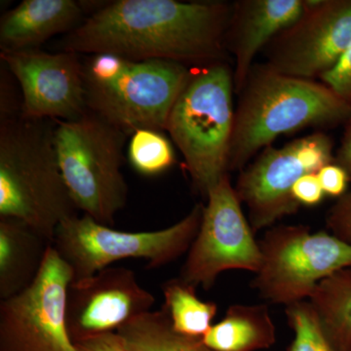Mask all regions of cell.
I'll return each instance as SVG.
<instances>
[{"instance_id":"cell-1","label":"cell","mask_w":351,"mask_h":351,"mask_svg":"<svg viewBox=\"0 0 351 351\" xmlns=\"http://www.w3.org/2000/svg\"><path fill=\"white\" fill-rule=\"evenodd\" d=\"M232 2L119 0L104 4L64 36L57 51L175 62L191 69L228 63Z\"/></svg>"},{"instance_id":"cell-2","label":"cell","mask_w":351,"mask_h":351,"mask_svg":"<svg viewBox=\"0 0 351 351\" xmlns=\"http://www.w3.org/2000/svg\"><path fill=\"white\" fill-rule=\"evenodd\" d=\"M235 108L228 172L241 171L279 136L346 123L351 105L319 80L252 66Z\"/></svg>"},{"instance_id":"cell-3","label":"cell","mask_w":351,"mask_h":351,"mask_svg":"<svg viewBox=\"0 0 351 351\" xmlns=\"http://www.w3.org/2000/svg\"><path fill=\"white\" fill-rule=\"evenodd\" d=\"M50 120L0 119V217L19 219L53 244L78 215L64 182Z\"/></svg>"},{"instance_id":"cell-4","label":"cell","mask_w":351,"mask_h":351,"mask_svg":"<svg viewBox=\"0 0 351 351\" xmlns=\"http://www.w3.org/2000/svg\"><path fill=\"white\" fill-rule=\"evenodd\" d=\"M82 64L87 110L128 137L144 129L166 130L193 73L175 62L135 61L108 53L89 55Z\"/></svg>"},{"instance_id":"cell-5","label":"cell","mask_w":351,"mask_h":351,"mask_svg":"<svg viewBox=\"0 0 351 351\" xmlns=\"http://www.w3.org/2000/svg\"><path fill=\"white\" fill-rule=\"evenodd\" d=\"M234 80L230 63L193 69L171 110L166 131L181 152L193 186L207 197L228 174L234 125Z\"/></svg>"},{"instance_id":"cell-6","label":"cell","mask_w":351,"mask_h":351,"mask_svg":"<svg viewBox=\"0 0 351 351\" xmlns=\"http://www.w3.org/2000/svg\"><path fill=\"white\" fill-rule=\"evenodd\" d=\"M127 137L89 110L55 122V149L69 195L78 211L101 225L114 226L128 200L122 173Z\"/></svg>"},{"instance_id":"cell-7","label":"cell","mask_w":351,"mask_h":351,"mask_svg":"<svg viewBox=\"0 0 351 351\" xmlns=\"http://www.w3.org/2000/svg\"><path fill=\"white\" fill-rule=\"evenodd\" d=\"M203 210L202 204L195 205L169 228L142 232H120L87 215H76L60 223L52 246L71 267L73 280L126 258L144 260L147 269H159L188 253L199 230Z\"/></svg>"},{"instance_id":"cell-8","label":"cell","mask_w":351,"mask_h":351,"mask_svg":"<svg viewBox=\"0 0 351 351\" xmlns=\"http://www.w3.org/2000/svg\"><path fill=\"white\" fill-rule=\"evenodd\" d=\"M258 242L262 263L252 288L271 304L308 300L323 279L351 267V245L304 225L277 226Z\"/></svg>"},{"instance_id":"cell-9","label":"cell","mask_w":351,"mask_h":351,"mask_svg":"<svg viewBox=\"0 0 351 351\" xmlns=\"http://www.w3.org/2000/svg\"><path fill=\"white\" fill-rule=\"evenodd\" d=\"M335 154L331 137L315 132L281 147H267L240 171L235 193L248 209L254 232L297 213L301 205L292 193L295 182L335 162Z\"/></svg>"},{"instance_id":"cell-10","label":"cell","mask_w":351,"mask_h":351,"mask_svg":"<svg viewBox=\"0 0 351 351\" xmlns=\"http://www.w3.org/2000/svg\"><path fill=\"white\" fill-rule=\"evenodd\" d=\"M73 274L51 246L36 280L0 301V351H76L66 327Z\"/></svg>"},{"instance_id":"cell-11","label":"cell","mask_w":351,"mask_h":351,"mask_svg":"<svg viewBox=\"0 0 351 351\" xmlns=\"http://www.w3.org/2000/svg\"><path fill=\"white\" fill-rule=\"evenodd\" d=\"M206 198L199 230L189 248L180 278L193 287L209 290L219 274L228 270L257 274L262 255L230 175L223 176Z\"/></svg>"},{"instance_id":"cell-12","label":"cell","mask_w":351,"mask_h":351,"mask_svg":"<svg viewBox=\"0 0 351 351\" xmlns=\"http://www.w3.org/2000/svg\"><path fill=\"white\" fill-rule=\"evenodd\" d=\"M294 24L263 49L265 64L282 75L320 80L351 44V0H304Z\"/></svg>"},{"instance_id":"cell-13","label":"cell","mask_w":351,"mask_h":351,"mask_svg":"<svg viewBox=\"0 0 351 351\" xmlns=\"http://www.w3.org/2000/svg\"><path fill=\"white\" fill-rule=\"evenodd\" d=\"M14 76L27 119L69 121L86 112L83 64L77 53L36 49L0 52Z\"/></svg>"},{"instance_id":"cell-14","label":"cell","mask_w":351,"mask_h":351,"mask_svg":"<svg viewBox=\"0 0 351 351\" xmlns=\"http://www.w3.org/2000/svg\"><path fill=\"white\" fill-rule=\"evenodd\" d=\"M156 298L138 283L135 272L108 267L69 284L66 327L73 343L103 332H117L152 311Z\"/></svg>"},{"instance_id":"cell-15","label":"cell","mask_w":351,"mask_h":351,"mask_svg":"<svg viewBox=\"0 0 351 351\" xmlns=\"http://www.w3.org/2000/svg\"><path fill=\"white\" fill-rule=\"evenodd\" d=\"M304 10V0H237L226 32V48L234 60L235 93L241 89L258 53L279 32L294 24Z\"/></svg>"},{"instance_id":"cell-16","label":"cell","mask_w":351,"mask_h":351,"mask_svg":"<svg viewBox=\"0 0 351 351\" xmlns=\"http://www.w3.org/2000/svg\"><path fill=\"white\" fill-rule=\"evenodd\" d=\"M84 4L75 0H24L0 19V52L36 49L82 24Z\"/></svg>"},{"instance_id":"cell-17","label":"cell","mask_w":351,"mask_h":351,"mask_svg":"<svg viewBox=\"0 0 351 351\" xmlns=\"http://www.w3.org/2000/svg\"><path fill=\"white\" fill-rule=\"evenodd\" d=\"M52 244L19 219L0 217V300L36 280Z\"/></svg>"},{"instance_id":"cell-18","label":"cell","mask_w":351,"mask_h":351,"mask_svg":"<svg viewBox=\"0 0 351 351\" xmlns=\"http://www.w3.org/2000/svg\"><path fill=\"white\" fill-rule=\"evenodd\" d=\"M202 341L216 351L269 350L276 341V325L267 304H233Z\"/></svg>"},{"instance_id":"cell-19","label":"cell","mask_w":351,"mask_h":351,"mask_svg":"<svg viewBox=\"0 0 351 351\" xmlns=\"http://www.w3.org/2000/svg\"><path fill=\"white\" fill-rule=\"evenodd\" d=\"M330 351H351V267L321 280L308 299Z\"/></svg>"},{"instance_id":"cell-20","label":"cell","mask_w":351,"mask_h":351,"mask_svg":"<svg viewBox=\"0 0 351 351\" xmlns=\"http://www.w3.org/2000/svg\"><path fill=\"white\" fill-rule=\"evenodd\" d=\"M117 332L130 351H216L202 339L176 332L163 306L138 316Z\"/></svg>"},{"instance_id":"cell-21","label":"cell","mask_w":351,"mask_h":351,"mask_svg":"<svg viewBox=\"0 0 351 351\" xmlns=\"http://www.w3.org/2000/svg\"><path fill=\"white\" fill-rule=\"evenodd\" d=\"M162 289L163 307L169 315L176 332L184 336L202 339L212 327V320L218 311L213 302L201 301L196 288L180 277L166 281Z\"/></svg>"},{"instance_id":"cell-22","label":"cell","mask_w":351,"mask_h":351,"mask_svg":"<svg viewBox=\"0 0 351 351\" xmlns=\"http://www.w3.org/2000/svg\"><path fill=\"white\" fill-rule=\"evenodd\" d=\"M128 159L138 174L154 177L169 170L176 162L175 152L162 131L144 129L130 137Z\"/></svg>"},{"instance_id":"cell-23","label":"cell","mask_w":351,"mask_h":351,"mask_svg":"<svg viewBox=\"0 0 351 351\" xmlns=\"http://www.w3.org/2000/svg\"><path fill=\"white\" fill-rule=\"evenodd\" d=\"M285 313L294 332L288 351H330L321 336L308 302L286 306Z\"/></svg>"},{"instance_id":"cell-24","label":"cell","mask_w":351,"mask_h":351,"mask_svg":"<svg viewBox=\"0 0 351 351\" xmlns=\"http://www.w3.org/2000/svg\"><path fill=\"white\" fill-rule=\"evenodd\" d=\"M326 223L332 235L351 245V189L329 210Z\"/></svg>"},{"instance_id":"cell-25","label":"cell","mask_w":351,"mask_h":351,"mask_svg":"<svg viewBox=\"0 0 351 351\" xmlns=\"http://www.w3.org/2000/svg\"><path fill=\"white\" fill-rule=\"evenodd\" d=\"M319 82L331 88L351 105V44L337 66L323 75Z\"/></svg>"},{"instance_id":"cell-26","label":"cell","mask_w":351,"mask_h":351,"mask_svg":"<svg viewBox=\"0 0 351 351\" xmlns=\"http://www.w3.org/2000/svg\"><path fill=\"white\" fill-rule=\"evenodd\" d=\"M317 178L325 195L338 198L348 193L351 181L348 171L336 162L327 164L321 168L317 172Z\"/></svg>"},{"instance_id":"cell-27","label":"cell","mask_w":351,"mask_h":351,"mask_svg":"<svg viewBox=\"0 0 351 351\" xmlns=\"http://www.w3.org/2000/svg\"><path fill=\"white\" fill-rule=\"evenodd\" d=\"M293 196L300 205L316 206L324 198V191L321 188L317 173H311L300 178L292 189Z\"/></svg>"},{"instance_id":"cell-28","label":"cell","mask_w":351,"mask_h":351,"mask_svg":"<svg viewBox=\"0 0 351 351\" xmlns=\"http://www.w3.org/2000/svg\"><path fill=\"white\" fill-rule=\"evenodd\" d=\"M73 343L76 351H130L117 332L93 335Z\"/></svg>"},{"instance_id":"cell-29","label":"cell","mask_w":351,"mask_h":351,"mask_svg":"<svg viewBox=\"0 0 351 351\" xmlns=\"http://www.w3.org/2000/svg\"><path fill=\"white\" fill-rule=\"evenodd\" d=\"M341 145L335 154V162L348 171L351 177V114L346 120Z\"/></svg>"}]
</instances>
